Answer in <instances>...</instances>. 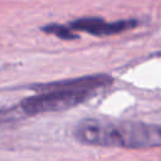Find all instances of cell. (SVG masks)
<instances>
[{
    "instance_id": "cell-2",
    "label": "cell",
    "mask_w": 161,
    "mask_h": 161,
    "mask_svg": "<svg viewBox=\"0 0 161 161\" xmlns=\"http://www.w3.org/2000/svg\"><path fill=\"white\" fill-rule=\"evenodd\" d=\"M92 94L68 92V91H45L28 97L18 106L20 112L25 116H35L40 113L58 112L69 109L91 98Z\"/></svg>"
},
{
    "instance_id": "cell-6",
    "label": "cell",
    "mask_w": 161,
    "mask_h": 161,
    "mask_svg": "<svg viewBox=\"0 0 161 161\" xmlns=\"http://www.w3.org/2000/svg\"><path fill=\"white\" fill-rule=\"evenodd\" d=\"M20 109L19 107H13V108H5L0 109V123L4 122H10L18 117H20ZM23 114V113H21Z\"/></svg>"
},
{
    "instance_id": "cell-4",
    "label": "cell",
    "mask_w": 161,
    "mask_h": 161,
    "mask_svg": "<svg viewBox=\"0 0 161 161\" xmlns=\"http://www.w3.org/2000/svg\"><path fill=\"white\" fill-rule=\"evenodd\" d=\"M136 25V21H117V23H107L101 19L89 18V19H79L74 23H72V29L87 31L93 35H111L116 33H121L123 30H127L130 28H133Z\"/></svg>"
},
{
    "instance_id": "cell-5",
    "label": "cell",
    "mask_w": 161,
    "mask_h": 161,
    "mask_svg": "<svg viewBox=\"0 0 161 161\" xmlns=\"http://www.w3.org/2000/svg\"><path fill=\"white\" fill-rule=\"evenodd\" d=\"M44 31L50 33V34H54V35H57V36H59L62 39H65V40L77 38V35L74 33H72L70 29H68L65 26H62V25H50V26H47V28H44Z\"/></svg>"
},
{
    "instance_id": "cell-3",
    "label": "cell",
    "mask_w": 161,
    "mask_h": 161,
    "mask_svg": "<svg viewBox=\"0 0 161 161\" xmlns=\"http://www.w3.org/2000/svg\"><path fill=\"white\" fill-rule=\"evenodd\" d=\"M113 83V78L107 74H92L83 75L73 79H65L59 82H52L47 84L35 86L34 89L39 92L45 91H68V92H78V93H88L94 94L98 89L106 88Z\"/></svg>"
},
{
    "instance_id": "cell-1",
    "label": "cell",
    "mask_w": 161,
    "mask_h": 161,
    "mask_svg": "<svg viewBox=\"0 0 161 161\" xmlns=\"http://www.w3.org/2000/svg\"><path fill=\"white\" fill-rule=\"evenodd\" d=\"M73 136L91 146L143 150L161 146V125L86 118L74 126Z\"/></svg>"
}]
</instances>
